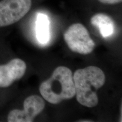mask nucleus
Returning a JSON list of instances; mask_svg holds the SVG:
<instances>
[{
    "instance_id": "423d86ee",
    "label": "nucleus",
    "mask_w": 122,
    "mask_h": 122,
    "mask_svg": "<svg viewBox=\"0 0 122 122\" xmlns=\"http://www.w3.org/2000/svg\"><path fill=\"white\" fill-rule=\"evenodd\" d=\"M27 68L25 62L14 58L8 63L0 65V88H7L24 75Z\"/></svg>"
},
{
    "instance_id": "20e7f679",
    "label": "nucleus",
    "mask_w": 122,
    "mask_h": 122,
    "mask_svg": "<svg viewBox=\"0 0 122 122\" xmlns=\"http://www.w3.org/2000/svg\"><path fill=\"white\" fill-rule=\"evenodd\" d=\"M32 0H1L0 28L16 23L28 13Z\"/></svg>"
},
{
    "instance_id": "0eeeda50",
    "label": "nucleus",
    "mask_w": 122,
    "mask_h": 122,
    "mask_svg": "<svg viewBox=\"0 0 122 122\" xmlns=\"http://www.w3.org/2000/svg\"><path fill=\"white\" fill-rule=\"evenodd\" d=\"M91 22L100 30L103 37L106 38L113 35L115 32V24L110 16L103 13L96 14L91 18Z\"/></svg>"
},
{
    "instance_id": "39448f33",
    "label": "nucleus",
    "mask_w": 122,
    "mask_h": 122,
    "mask_svg": "<svg viewBox=\"0 0 122 122\" xmlns=\"http://www.w3.org/2000/svg\"><path fill=\"white\" fill-rule=\"evenodd\" d=\"M45 103L37 95L29 96L24 100L23 109H13L9 112L7 120L9 122H32L44 110Z\"/></svg>"
},
{
    "instance_id": "f257e3e1",
    "label": "nucleus",
    "mask_w": 122,
    "mask_h": 122,
    "mask_svg": "<svg viewBox=\"0 0 122 122\" xmlns=\"http://www.w3.org/2000/svg\"><path fill=\"white\" fill-rule=\"evenodd\" d=\"M77 102L84 106L93 107L98 103L96 92L104 85L105 75L101 68L90 66L77 70L73 75Z\"/></svg>"
},
{
    "instance_id": "6e6552de",
    "label": "nucleus",
    "mask_w": 122,
    "mask_h": 122,
    "mask_svg": "<svg viewBox=\"0 0 122 122\" xmlns=\"http://www.w3.org/2000/svg\"><path fill=\"white\" fill-rule=\"evenodd\" d=\"M36 36L40 43L44 44L49 40V21L46 15L39 14L36 25Z\"/></svg>"
},
{
    "instance_id": "1a4fd4ad",
    "label": "nucleus",
    "mask_w": 122,
    "mask_h": 122,
    "mask_svg": "<svg viewBox=\"0 0 122 122\" xmlns=\"http://www.w3.org/2000/svg\"><path fill=\"white\" fill-rule=\"evenodd\" d=\"M100 2L104 4L114 5L119 4L122 1V0H98Z\"/></svg>"
},
{
    "instance_id": "f03ea898",
    "label": "nucleus",
    "mask_w": 122,
    "mask_h": 122,
    "mask_svg": "<svg viewBox=\"0 0 122 122\" xmlns=\"http://www.w3.org/2000/svg\"><path fill=\"white\" fill-rule=\"evenodd\" d=\"M40 92L49 103L58 104L75 96V89L71 70L65 66L54 70L51 77L40 85Z\"/></svg>"
},
{
    "instance_id": "7ed1b4c3",
    "label": "nucleus",
    "mask_w": 122,
    "mask_h": 122,
    "mask_svg": "<svg viewBox=\"0 0 122 122\" xmlns=\"http://www.w3.org/2000/svg\"><path fill=\"white\" fill-rule=\"evenodd\" d=\"M64 40L70 50L81 54H90L96 46L87 29L81 23L73 24L68 27L64 33Z\"/></svg>"
}]
</instances>
